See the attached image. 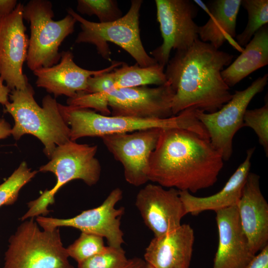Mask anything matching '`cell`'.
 <instances>
[{
  "label": "cell",
  "instance_id": "cell-1",
  "mask_svg": "<svg viewBox=\"0 0 268 268\" xmlns=\"http://www.w3.org/2000/svg\"><path fill=\"white\" fill-rule=\"evenodd\" d=\"M223 161L209 139L184 129H161L150 156L148 179L195 193L216 182Z\"/></svg>",
  "mask_w": 268,
  "mask_h": 268
},
{
  "label": "cell",
  "instance_id": "cell-2",
  "mask_svg": "<svg viewBox=\"0 0 268 268\" xmlns=\"http://www.w3.org/2000/svg\"><path fill=\"white\" fill-rule=\"evenodd\" d=\"M234 56L200 39L187 49L176 51L164 71L175 91L173 116L190 108L213 113L231 98L221 72Z\"/></svg>",
  "mask_w": 268,
  "mask_h": 268
},
{
  "label": "cell",
  "instance_id": "cell-3",
  "mask_svg": "<svg viewBox=\"0 0 268 268\" xmlns=\"http://www.w3.org/2000/svg\"><path fill=\"white\" fill-rule=\"evenodd\" d=\"M61 114L70 126L71 141L85 136H103L131 133L151 129H182L204 137L206 132L195 115L196 109H186L177 115L166 119H140L129 117L105 116L91 109L58 103Z\"/></svg>",
  "mask_w": 268,
  "mask_h": 268
},
{
  "label": "cell",
  "instance_id": "cell-4",
  "mask_svg": "<svg viewBox=\"0 0 268 268\" xmlns=\"http://www.w3.org/2000/svg\"><path fill=\"white\" fill-rule=\"evenodd\" d=\"M30 84L24 90H11L5 112L14 120L11 134L15 139L24 134H32L44 145V152L50 158L56 148L70 140V129L63 118L56 99L45 96L40 107L34 98Z\"/></svg>",
  "mask_w": 268,
  "mask_h": 268
},
{
  "label": "cell",
  "instance_id": "cell-5",
  "mask_svg": "<svg viewBox=\"0 0 268 268\" xmlns=\"http://www.w3.org/2000/svg\"><path fill=\"white\" fill-rule=\"evenodd\" d=\"M97 145L79 144L71 140L58 146L51 160L41 166L39 171L51 172L56 176L55 186L46 190L37 199L27 203L28 209L21 217L22 221L38 216H45L50 212L48 206L55 202V196L67 183L75 179L82 180L91 186L99 181L101 168L95 157Z\"/></svg>",
  "mask_w": 268,
  "mask_h": 268
},
{
  "label": "cell",
  "instance_id": "cell-6",
  "mask_svg": "<svg viewBox=\"0 0 268 268\" xmlns=\"http://www.w3.org/2000/svg\"><path fill=\"white\" fill-rule=\"evenodd\" d=\"M142 2V0H131L130 7L126 14L108 23L89 21L71 8H68L67 13L80 23L81 29L75 42L94 45L98 54L109 61L112 60L108 43L111 42L126 51L141 67L157 64L146 52L140 36L139 11Z\"/></svg>",
  "mask_w": 268,
  "mask_h": 268
},
{
  "label": "cell",
  "instance_id": "cell-7",
  "mask_svg": "<svg viewBox=\"0 0 268 268\" xmlns=\"http://www.w3.org/2000/svg\"><path fill=\"white\" fill-rule=\"evenodd\" d=\"M22 221L8 239L2 268H74L59 228L41 230L34 218Z\"/></svg>",
  "mask_w": 268,
  "mask_h": 268
},
{
  "label": "cell",
  "instance_id": "cell-8",
  "mask_svg": "<svg viewBox=\"0 0 268 268\" xmlns=\"http://www.w3.org/2000/svg\"><path fill=\"white\" fill-rule=\"evenodd\" d=\"M23 19L30 24V37L26 59L28 68L37 69L59 63V47L74 31L75 19L67 14L54 20L52 2L47 0H31L23 6Z\"/></svg>",
  "mask_w": 268,
  "mask_h": 268
},
{
  "label": "cell",
  "instance_id": "cell-9",
  "mask_svg": "<svg viewBox=\"0 0 268 268\" xmlns=\"http://www.w3.org/2000/svg\"><path fill=\"white\" fill-rule=\"evenodd\" d=\"M268 80V74L266 73L245 89L235 91L231 99L214 112L196 110L197 118L204 127L210 143L221 154L224 161L228 160L231 156L233 139L243 127L244 116L248 105L264 89Z\"/></svg>",
  "mask_w": 268,
  "mask_h": 268
},
{
  "label": "cell",
  "instance_id": "cell-10",
  "mask_svg": "<svg viewBox=\"0 0 268 268\" xmlns=\"http://www.w3.org/2000/svg\"><path fill=\"white\" fill-rule=\"evenodd\" d=\"M155 2L163 42L150 55L165 67L172 50L187 49L199 39V26L194 20L198 8L190 0H155Z\"/></svg>",
  "mask_w": 268,
  "mask_h": 268
},
{
  "label": "cell",
  "instance_id": "cell-11",
  "mask_svg": "<svg viewBox=\"0 0 268 268\" xmlns=\"http://www.w3.org/2000/svg\"><path fill=\"white\" fill-rule=\"evenodd\" d=\"M122 198V190L117 188L110 193L99 206L84 210L75 216L63 219L38 216L36 221L43 229L73 227L81 232L106 238L109 246L121 247L125 242L124 233L120 228V220L125 208L115 206Z\"/></svg>",
  "mask_w": 268,
  "mask_h": 268
},
{
  "label": "cell",
  "instance_id": "cell-12",
  "mask_svg": "<svg viewBox=\"0 0 268 268\" xmlns=\"http://www.w3.org/2000/svg\"><path fill=\"white\" fill-rule=\"evenodd\" d=\"M161 130L151 129L101 137L108 150L123 165L125 180L130 184L138 187L149 181V160Z\"/></svg>",
  "mask_w": 268,
  "mask_h": 268
},
{
  "label": "cell",
  "instance_id": "cell-13",
  "mask_svg": "<svg viewBox=\"0 0 268 268\" xmlns=\"http://www.w3.org/2000/svg\"><path fill=\"white\" fill-rule=\"evenodd\" d=\"M23 6L18 3L12 12L0 19V74L11 91L24 90L30 84L23 72L29 46Z\"/></svg>",
  "mask_w": 268,
  "mask_h": 268
},
{
  "label": "cell",
  "instance_id": "cell-14",
  "mask_svg": "<svg viewBox=\"0 0 268 268\" xmlns=\"http://www.w3.org/2000/svg\"><path fill=\"white\" fill-rule=\"evenodd\" d=\"M175 91L167 81L156 87L147 86L114 89L108 95V106L114 116L166 119L173 116Z\"/></svg>",
  "mask_w": 268,
  "mask_h": 268
},
{
  "label": "cell",
  "instance_id": "cell-15",
  "mask_svg": "<svg viewBox=\"0 0 268 268\" xmlns=\"http://www.w3.org/2000/svg\"><path fill=\"white\" fill-rule=\"evenodd\" d=\"M135 204L154 237L178 228L186 215L179 191L173 188L165 189L158 184H149L141 189L136 195Z\"/></svg>",
  "mask_w": 268,
  "mask_h": 268
},
{
  "label": "cell",
  "instance_id": "cell-16",
  "mask_svg": "<svg viewBox=\"0 0 268 268\" xmlns=\"http://www.w3.org/2000/svg\"><path fill=\"white\" fill-rule=\"evenodd\" d=\"M122 63L120 61H111L110 66L106 68L88 70L76 65L72 53L66 51L61 53L58 64L37 69L33 72L37 77V86L44 88L56 97L64 95L72 98L77 92L85 91L87 81L91 76L112 71Z\"/></svg>",
  "mask_w": 268,
  "mask_h": 268
},
{
  "label": "cell",
  "instance_id": "cell-17",
  "mask_svg": "<svg viewBox=\"0 0 268 268\" xmlns=\"http://www.w3.org/2000/svg\"><path fill=\"white\" fill-rule=\"evenodd\" d=\"M236 207L243 231L256 255L268 245V203L261 192L258 175L249 173Z\"/></svg>",
  "mask_w": 268,
  "mask_h": 268
},
{
  "label": "cell",
  "instance_id": "cell-18",
  "mask_svg": "<svg viewBox=\"0 0 268 268\" xmlns=\"http://www.w3.org/2000/svg\"><path fill=\"white\" fill-rule=\"evenodd\" d=\"M215 212L218 243L212 268H245L256 255L242 229L236 205Z\"/></svg>",
  "mask_w": 268,
  "mask_h": 268
},
{
  "label": "cell",
  "instance_id": "cell-19",
  "mask_svg": "<svg viewBox=\"0 0 268 268\" xmlns=\"http://www.w3.org/2000/svg\"><path fill=\"white\" fill-rule=\"evenodd\" d=\"M195 241L194 231L188 224L154 237L145 249L144 261L153 268H189Z\"/></svg>",
  "mask_w": 268,
  "mask_h": 268
},
{
  "label": "cell",
  "instance_id": "cell-20",
  "mask_svg": "<svg viewBox=\"0 0 268 268\" xmlns=\"http://www.w3.org/2000/svg\"><path fill=\"white\" fill-rule=\"evenodd\" d=\"M255 150V147H253L247 150L245 160L219 192L208 197H199L188 191H179L180 197L186 214L197 215L205 211H215L236 205L247 176L250 172L251 158Z\"/></svg>",
  "mask_w": 268,
  "mask_h": 268
},
{
  "label": "cell",
  "instance_id": "cell-21",
  "mask_svg": "<svg viewBox=\"0 0 268 268\" xmlns=\"http://www.w3.org/2000/svg\"><path fill=\"white\" fill-rule=\"evenodd\" d=\"M242 0H215L209 5L208 21L199 26V39L219 49L226 41L235 47H241L233 38L236 37V19Z\"/></svg>",
  "mask_w": 268,
  "mask_h": 268
},
{
  "label": "cell",
  "instance_id": "cell-22",
  "mask_svg": "<svg viewBox=\"0 0 268 268\" xmlns=\"http://www.w3.org/2000/svg\"><path fill=\"white\" fill-rule=\"evenodd\" d=\"M268 64V24L263 26L245 45L241 55L221 72L229 87Z\"/></svg>",
  "mask_w": 268,
  "mask_h": 268
},
{
  "label": "cell",
  "instance_id": "cell-23",
  "mask_svg": "<svg viewBox=\"0 0 268 268\" xmlns=\"http://www.w3.org/2000/svg\"><path fill=\"white\" fill-rule=\"evenodd\" d=\"M164 67L158 63L141 67L136 63L129 66L123 62L119 67L113 70L116 89L130 88L155 84L158 86L167 82Z\"/></svg>",
  "mask_w": 268,
  "mask_h": 268
},
{
  "label": "cell",
  "instance_id": "cell-24",
  "mask_svg": "<svg viewBox=\"0 0 268 268\" xmlns=\"http://www.w3.org/2000/svg\"><path fill=\"white\" fill-rule=\"evenodd\" d=\"M241 5L247 10L248 20L243 31L236 36L239 46H245L255 34L268 23V0H242Z\"/></svg>",
  "mask_w": 268,
  "mask_h": 268
},
{
  "label": "cell",
  "instance_id": "cell-25",
  "mask_svg": "<svg viewBox=\"0 0 268 268\" xmlns=\"http://www.w3.org/2000/svg\"><path fill=\"white\" fill-rule=\"evenodd\" d=\"M23 162L3 183L0 185V207L13 204L17 200L21 189L35 176Z\"/></svg>",
  "mask_w": 268,
  "mask_h": 268
},
{
  "label": "cell",
  "instance_id": "cell-26",
  "mask_svg": "<svg viewBox=\"0 0 268 268\" xmlns=\"http://www.w3.org/2000/svg\"><path fill=\"white\" fill-rule=\"evenodd\" d=\"M77 11L82 14L96 15L100 23H108L123 16L115 0H78Z\"/></svg>",
  "mask_w": 268,
  "mask_h": 268
},
{
  "label": "cell",
  "instance_id": "cell-27",
  "mask_svg": "<svg viewBox=\"0 0 268 268\" xmlns=\"http://www.w3.org/2000/svg\"><path fill=\"white\" fill-rule=\"evenodd\" d=\"M103 239L95 234L81 232L79 237L66 248L67 255L77 264L82 262L106 248Z\"/></svg>",
  "mask_w": 268,
  "mask_h": 268
},
{
  "label": "cell",
  "instance_id": "cell-28",
  "mask_svg": "<svg viewBox=\"0 0 268 268\" xmlns=\"http://www.w3.org/2000/svg\"><path fill=\"white\" fill-rule=\"evenodd\" d=\"M121 247L106 246L101 252L77 264V268H123L128 262Z\"/></svg>",
  "mask_w": 268,
  "mask_h": 268
},
{
  "label": "cell",
  "instance_id": "cell-29",
  "mask_svg": "<svg viewBox=\"0 0 268 268\" xmlns=\"http://www.w3.org/2000/svg\"><path fill=\"white\" fill-rule=\"evenodd\" d=\"M243 127L251 128L257 134L259 142L268 155V102L260 108L246 111Z\"/></svg>",
  "mask_w": 268,
  "mask_h": 268
},
{
  "label": "cell",
  "instance_id": "cell-30",
  "mask_svg": "<svg viewBox=\"0 0 268 268\" xmlns=\"http://www.w3.org/2000/svg\"><path fill=\"white\" fill-rule=\"evenodd\" d=\"M114 89L116 88L112 70L91 76L87 81V87L84 92L87 93L110 92Z\"/></svg>",
  "mask_w": 268,
  "mask_h": 268
},
{
  "label": "cell",
  "instance_id": "cell-31",
  "mask_svg": "<svg viewBox=\"0 0 268 268\" xmlns=\"http://www.w3.org/2000/svg\"><path fill=\"white\" fill-rule=\"evenodd\" d=\"M245 268H268V245L256 254Z\"/></svg>",
  "mask_w": 268,
  "mask_h": 268
},
{
  "label": "cell",
  "instance_id": "cell-32",
  "mask_svg": "<svg viewBox=\"0 0 268 268\" xmlns=\"http://www.w3.org/2000/svg\"><path fill=\"white\" fill-rule=\"evenodd\" d=\"M17 4L16 0H0V19L12 12Z\"/></svg>",
  "mask_w": 268,
  "mask_h": 268
},
{
  "label": "cell",
  "instance_id": "cell-33",
  "mask_svg": "<svg viewBox=\"0 0 268 268\" xmlns=\"http://www.w3.org/2000/svg\"><path fill=\"white\" fill-rule=\"evenodd\" d=\"M2 80L0 74V103L5 105L8 101V97L11 90L3 84Z\"/></svg>",
  "mask_w": 268,
  "mask_h": 268
},
{
  "label": "cell",
  "instance_id": "cell-34",
  "mask_svg": "<svg viewBox=\"0 0 268 268\" xmlns=\"http://www.w3.org/2000/svg\"><path fill=\"white\" fill-rule=\"evenodd\" d=\"M146 262L140 258L134 257L129 259L128 262L123 268H145Z\"/></svg>",
  "mask_w": 268,
  "mask_h": 268
},
{
  "label": "cell",
  "instance_id": "cell-35",
  "mask_svg": "<svg viewBox=\"0 0 268 268\" xmlns=\"http://www.w3.org/2000/svg\"><path fill=\"white\" fill-rule=\"evenodd\" d=\"M11 134L9 124L3 119H0V139L6 138Z\"/></svg>",
  "mask_w": 268,
  "mask_h": 268
},
{
  "label": "cell",
  "instance_id": "cell-36",
  "mask_svg": "<svg viewBox=\"0 0 268 268\" xmlns=\"http://www.w3.org/2000/svg\"><path fill=\"white\" fill-rule=\"evenodd\" d=\"M145 268H153L150 266V265H149L148 264H146Z\"/></svg>",
  "mask_w": 268,
  "mask_h": 268
}]
</instances>
